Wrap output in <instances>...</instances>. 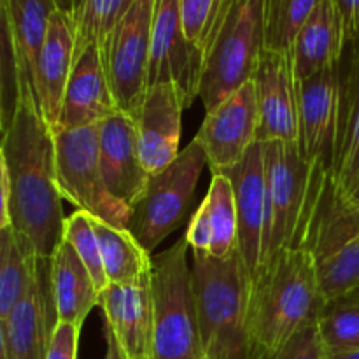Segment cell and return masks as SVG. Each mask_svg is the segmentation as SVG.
Instances as JSON below:
<instances>
[{"label": "cell", "instance_id": "6da1fadb", "mask_svg": "<svg viewBox=\"0 0 359 359\" xmlns=\"http://www.w3.org/2000/svg\"><path fill=\"white\" fill-rule=\"evenodd\" d=\"M0 177L9 184L11 228L39 259H51L63 241L67 217L56 175L55 133L27 81L16 116L2 133Z\"/></svg>", "mask_w": 359, "mask_h": 359}, {"label": "cell", "instance_id": "7a4b0ae2", "mask_svg": "<svg viewBox=\"0 0 359 359\" xmlns=\"http://www.w3.org/2000/svg\"><path fill=\"white\" fill-rule=\"evenodd\" d=\"M326 300L314 256L305 244L270 256L248 286L251 359H273L305 326L318 323Z\"/></svg>", "mask_w": 359, "mask_h": 359}, {"label": "cell", "instance_id": "3957f363", "mask_svg": "<svg viewBox=\"0 0 359 359\" xmlns=\"http://www.w3.org/2000/svg\"><path fill=\"white\" fill-rule=\"evenodd\" d=\"M193 294L207 359H251L248 276L238 251L228 258L193 252Z\"/></svg>", "mask_w": 359, "mask_h": 359}, {"label": "cell", "instance_id": "277c9868", "mask_svg": "<svg viewBox=\"0 0 359 359\" xmlns=\"http://www.w3.org/2000/svg\"><path fill=\"white\" fill-rule=\"evenodd\" d=\"M302 244L314 256L326 304L359 290V209L346 202L328 177L314 209L305 216Z\"/></svg>", "mask_w": 359, "mask_h": 359}, {"label": "cell", "instance_id": "5b68a950", "mask_svg": "<svg viewBox=\"0 0 359 359\" xmlns=\"http://www.w3.org/2000/svg\"><path fill=\"white\" fill-rule=\"evenodd\" d=\"M265 51V0H230L205 56L198 98L207 112L255 79Z\"/></svg>", "mask_w": 359, "mask_h": 359}, {"label": "cell", "instance_id": "8992f818", "mask_svg": "<svg viewBox=\"0 0 359 359\" xmlns=\"http://www.w3.org/2000/svg\"><path fill=\"white\" fill-rule=\"evenodd\" d=\"M188 241L179 238L153 256L151 293L154 307L153 359H203L193 294Z\"/></svg>", "mask_w": 359, "mask_h": 359}, {"label": "cell", "instance_id": "52a82bcc", "mask_svg": "<svg viewBox=\"0 0 359 359\" xmlns=\"http://www.w3.org/2000/svg\"><path fill=\"white\" fill-rule=\"evenodd\" d=\"M265 174L270 216V256L283 249L298 248L302 244L305 212L318 202L328 179L316 181L311 167L302 158L300 147L287 142L265 144Z\"/></svg>", "mask_w": 359, "mask_h": 359}, {"label": "cell", "instance_id": "ba28073f", "mask_svg": "<svg viewBox=\"0 0 359 359\" xmlns=\"http://www.w3.org/2000/svg\"><path fill=\"white\" fill-rule=\"evenodd\" d=\"M205 165H209L205 151L193 139L174 163L151 175L128 226L147 252H153L182 224Z\"/></svg>", "mask_w": 359, "mask_h": 359}, {"label": "cell", "instance_id": "9c48e42d", "mask_svg": "<svg viewBox=\"0 0 359 359\" xmlns=\"http://www.w3.org/2000/svg\"><path fill=\"white\" fill-rule=\"evenodd\" d=\"M56 175L65 200L116 228H128L133 210L114 198L100 167L97 126L56 130Z\"/></svg>", "mask_w": 359, "mask_h": 359}, {"label": "cell", "instance_id": "30bf717a", "mask_svg": "<svg viewBox=\"0 0 359 359\" xmlns=\"http://www.w3.org/2000/svg\"><path fill=\"white\" fill-rule=\"evenodd\" d=\"M154 9L156 0H135L100 48L116 104L132 119L147 90Z\"/></svg>", "mask_w": 359, "mask_h": 359}, {"label": "cell", "instance_id": "8fae6325", "mask_svg": "<svg viewBox=\"0 0 359 359\" xmlns=\"http://www.w3.org/2000/svg\"><path fill=\"white\" fill-rule=\"evenodd\" d=\"M233 186L237 207V251L248 276V286L269 259L270 216L266 196L265 144L256 142L244 158L221 172Z\"/></svg>", "mask_w": 359, "mask_h": 359}, {"label": "cell", "instance_id": "7c38bea8", "mask_svg": "<svg viewBox=\"0 0 359 359\" xmlns=\"http://www.w3.org/2000/svg\"><path fill=\"white\" fill-rule=\"evenodd\" d=\"M339 63L300 83V154L316 181L333 175L339 139Z\"/></svg>", "mask_w": 359, "mask_h": 359}, {"label": "cell", "instance_id": "4fadbf2b", "mask_svg": "<svg viewBox=\"0 0 359 359\" xmlns=\"http://www.w3.org/2000/svg\"><path fill=\"white\" fill-rule=\"evenodd\" d=\"M258 102L252 81L207 112L193 139L205 151L212 174L231 168L248 154L258 142Z\"/></svg>", "mask_w": 359, "mask_h": 359}, {"label": "cell", "instance_id": "5bb4252c", "mask_svg": "<svg viewBox=\"0 0 359 359\" xmlns=\"http://www.w3.org/2000/svg\"><path fill=\"white\" fill-rule=\"evenodd\" d=\"M202 67V55L189 44L182 30L179 0H156L147 86L172 83L188 109L198 97Z\"/></svg>", "mask_w": 359, "mask_h": 359}, {"label": "cell", "instance_id": "9a60e30c", "mask_svg": "<svg viewBox=\"0 0 359 359\" xmlns=\"http://www.w3.org/2000/svg\"><path fill=\"white\" fill-rule=\"evenodd\" d=\"M258 102V142L300 140V84L290 56L263 51L252 79Z\"/></svg>", "mask_w": 359, "mask_h": 359}, {"label": "cell", "instance_id": "2e32d148", "mask_svg": "<svg viewBox=\"0 0 359 359\" xmlns=\"http://www.w3.org/2000/svg\"><path fill=\"white\" fill-rule=\"evenodd\" d=\"M56 323L49 259H41L32 290L7 318L0 319V359H46Z\"/></svg>", "mask_w": 359, "mask_h": 359}, {"label": "cell", "instance_id": "e0dca14e", "mask_svg": "<svg viewBox=\"0 0 359 359\" xmlns=\"http://www.w3.org/2000/svg\"><path fill=\"white\" fill-rule=\"evenodd\" d=\"M184 102L172 83L149 84L144 95L137 126L140 160L149 175L165 170L181 154L182 111Z\"/></svg>", "mask_w": 359, "mask_h": 359}, {"label": "cell", "instance_id": "ac0fdd59", "mask_svg": "<svg viewBox=\"0 0 359 359\" xmlns=\"http://www.w3.org/2000/svg\"><path fill=\"white\" fill-rule=\"evenodd\" d=\"M97 133L105 184L114 198L133 210L151 179L140 160L135 121L118 111L98 123Z\"/></svg>", "mask_w": 359, "mask_h": 359}, {"label": "cell", "instance_id": "d6986e66", "mask_svg": "<svg viewBox=\"0 0 359 359\" xmlns=\"http://www.w3.org/2000/svg\"><path fill=\"white\" fill-rule=\"evenodd\" d=\"M105 326L126 359H153L154 307L151 279L140 284H109L98 297Z\"/></svg>", "mask_w": 359, "mask_h": 359}, {"label": "cell", "instance_id": "ffe728a7", "mask_svg": "<svg viewBox=\"0 0 359 359\" xmlns=\"http://www.w3.org/2000/svg\"><path fill=\"white\" fill-rule=\"evenodd\" d=\"M118 111L100 48L98 44H91L74 63L58 123L53 132L97 126Z\"/></svg>", "mask_w": 359, "mask_h": 359}, {"label": "cell", "instance_id": "44dd1931", "mask_svg": "<svg viewBox=\"0 0 359 359\" xmlns=\"http://www.w3.org/2000/svg\"><path fill=\"white\" fill-rule=\"evenodd\" d=\"M76 63V23L72 16L56 9L49 18L48 34L35 69V97L42 116L55 130L62 111L67 83Z\"/></svg>", "mask_w": 359, "mask_h": 359}, {"label": "cell", "instance_id": "7402d4cb", "mask_svg": "<svg viewBox=\"0 0 359 359\" xmlns=\"http://www.w3.org/2000/svg\"><path fill=\"white\" fill-rule=\"evenodd\" d=\"M340 102L333 179L342 191L359 172V37L347 42L339 60Z\"/></svg>", "mask_w": 359, "mask_h": 359}, {"label": "cell", "instance_id": "603a6c76", "mask_svg": "<svg viewBox=\"0 0 359 359\" xmlns=\"http://www.w3.org/2000/svg\"><path fill=\"white\" fill-rule=\"evenodd\" d=\"M346 48L342 21L333 0H323L298 34L291 53L298 84L337 65Z\"/></svg>", "mask_w": 359, "mask_h": 359}, {"label": "cell", "instance_id": "cb8c5ba5", "mask_svg": "<svg viewBox=\"0 0 359 359\" xmlns=\"http://www.w3.org/2000/svg\"><path fill=\"white\" fill-rule=\"evenodd\" d=\"M49 280L60 323L83 328L91 309L98 305V291L90 270L65 238L49 259Z\"/></svg>", "mask_w": 359, "mask_h": 359}, {"label": "cell", "instance_id": "d4e9b609", "mask_svg": "<svg viewBox=\"0 0 359 359\" xmlns=\"http://www.w3.org/2000/svg\"><path fill=\"white\" fill-rule=\"evenodd\" d=\"M56 9V0H0V20L9 27L20 55L23 79L32 88L35 86V69L48 34L49 18Z\"/></svg>", "mask_w": 359, "mask_h": 359}, {"label": "cell", "instance_id": "484cf974", "mask_svg": "<svg viewBox=\"0 0 359 359\" xmlns=\"http://www.w3.org/2000/svg\"><path fill=\"white\" fill-rule=\"evenodd\" d=\"M93 228L109 284H140L151 279V252L142 248L128 228H116L97 217H93Z\"/></svg>", "mask_w": 359, "mask_h": 359}, {"label": "cell", "instance_id": "4316f807", "mask_svg": "<svg viewBox=\"0 0 359 359\" xmlns=\"http://www.w3.org/2000/svg\"><path fill=\"white\" fill-rule=\"evenodd\" d=\"M39 262L41 259L13 228L0 230V319L7 318L32 290Z\"/></svg>", "mask_w": 359, "mask_h": 359}, {"label": "cell", "instance_id": "83f0119b", "mask_svg": "<svg viewBox=\"0 0 359 359\" xmlns=\"http://www.w3.org/2000/svg\"><path fill=\"white\" fill-rule=\"evenodd\" d=\"M323 0H265V51L290 56L298 34Z\"/></svg>", "mask_w": 359, "mask_h": 359}, {"label": "cell", "instance_id": "f1b7e54d", "mask_svg": "<svg viewBox=\"0 0 359 359\" xmlns=\"http://www.w3.org/2000/svg\"><path fill=\"white\" fill-rule=\"evenodd\" d=\"M202 203L207 207L210 224H212L214 244L210 256L228 258V256L235 255L237 252L238 223L233 186H231L230 179L223 174H212L209 191Z\"/></svg>", "mask_w": 359, "mask_h": 359}, {"label": "cell", "instance_id": "f546056e", "mask_svg": "<svg viewBox=\"0 0 359 359\" xmlns=\"http://www.w3.org/2000/svg\"><path fill=\"white\" fill-rule=\"evenodd\" d=\"M318 326L330 354L359 351V293L328 302Z\"/></svg>", "mask_w": 359, "mask_h": 359}, {"label": "cell", "instance_id": "4dcf8cb0", "mask_svg": "<svg viewBox=\"0 0 359 359\" xmlns=\"http://www.w3.org/2000/svg\"><path fill=\"white\" fill-rule=\"evenodd\" d=\"M135 0H84L76 18V60L90 48L105 44L116 25L123 20Z\"/></svg>", "mask_w": 359, "mask_h": 359}, {"label": "cell", "instance_id": "1f68e13d", "mask_svg": "<svg viewBox=\"0 0 359 359\" xmlns=\"http://www.w3.org/2000/svg\"><path fill=\"white\" fill-rule=\"evenodd\" d=\"M230 0H179L182 30L203 62L216 39Z\"/></svg>", "mask_w": 359, "mask_h": 359}, {"label": "cell", "instance_id": "d6a6232c", "mask_svg": "<svg viewBox=\"0 0 359 359\" xmlns=\"http://www.w3.org/2000/svg\"><path fill=\"white\" fill-rule=\"evenodd\" d=\"M63 238L70 242L79 258L90 270L98 291H104L109 286L107 276H105L104 258H102L100 244H98L97 231L93 228V217L84 210H76L65 219V230Z\"/></svg>", "mask_w": 359, "mask_h": 359}, {"label": "cell", "instance_id": "836d02e7", "mask_svg": "<svg viewBox=\"0 0 359 359\" xmlns=\"http://www.w3.org/2000/svg\"><path fill=\"white\" fill-rule=\"evenodd\" d=\"M273 359H330V351L323 342L318 323L298 332Z\"/></svg>", "mask_w": 359, "mask_h": 359}, {"label": "cell", "instance_id": "e575fe53", "mask_svg": "<svg viewBox=\"0 0 359 359\" xmlns=\"http://www.w3.org/2000/svg\"><path fill=\"white\" fill-rule=\"evenodd\" d=\"M81 328L70 323H56L46 359H77Z\"/></svg>", "mask_w": 359, "mask_h": 359}, {"label": "cell", "instance_id": "d590c367", "mask_svg": "<svg viewBox=\"0 0 359 359\" xmlns=\"http://www.w3.org/2000/svg\"><path fill=\"white\" fill-rule=\"evenodd\" d=\"M186 241H188L189 249L193 252H202V255H209L212 252V244H214V233H212V224H210L209 212H207V207L203 203H200V207L196 209V212L193 214L191 221L188 224V230H186Z\"/></svg>", "mask_w": 359, "mask_h": 359}, {"label": "cell", "instance_id": "8d00e7d4", "mask_svg": "<svg viewBox=\"0 0 359 359\" xmlns=\"http://www.w3.org/2000/svg\"><path fill=\"white\" fill-rule=\"evenodd\" d=\"M333 2L339 11L347 44L359 37V0H333Z\"/></svg>", "mask_w": 359, "mask_h": 359}, {"label": "cell", "instance_id": "74e56055", "mask_svg": "<svg viewBox=\"0 0 359 359\" xmlns=\"http://www.w3.org/2000/svg\"><path fill=\"white\" fill-rule=\"evenodd\" d=\"M340 193H342V196L346 198V202H349L351 205L359 209V172L356 174V177L347 184V188L342 189Z\"/></svg>", "mask_w": 359, "mask_h": 359}, {"label": "cell", "instance_id": "f35d334b", "mask_svg": "<svg viewBox=\"0 0 359 359\" xmlns=\"http://www.w3.org/2000/svg\"><path fill=\"white\" fill-rule=\"evenodd\" d=\"M83 6H84V0H67V11H69V14L72 16L74 21H76V18L79 16Z\"/></svg>", "mask_w": 359, "mask_h": 359}, {"label": "cell", "instance_id": "ab89813d", "mask_svg": "<svg viewBox=\"0 0 359 359\" xmlns=\"http://www.w3.org/2000/svg\"><path fill=\"white\" fill-rule=\"evenodd\" d=\"M330 359H359V351H356V353H342V354H330Z\"/></svg>", "mask_w": 359, "mask_h": 359}, {"label": "cell", "instance_id": "60d3db41", "mask_svg": "<svg viewBox=\"0 0 359 359\" xmlns=\"http://www.w3.org/2000/svg\"><path fill=\"white\" fill-rule=\"evenodd\" d=\"M56 6H58V9H62V11H65V13H69V11H67V0H56Z\"/></svg>", "mask_w": 359, "mask_h": 359}, {"label": "cell", "instance_id": "b9f144b4", "mask_svg": "<svg viewBox=\"0 0 359 359\" xmlns=\"http://www.w3.org/2000/svg\"><path fill=\"white\" fill-rule=\"evenodd\" d=\"M121 359H126V356H125V354H123V358Z\"/></svg>", "mask_w": 359, "mask_h": 359}, {"label": "cell", "instance_id": "7bdbcfd3", "mask_svg": "<svg viewBox=\"0 0 359 359\" xmlns=\"http://www.w3.org/2000/svg\"><path fill=\"white\" fill-rule=\"evenodd\" d=\"M356 293H359V290H358V291H356Z\"/></svg>", "mask_w": 359, "mask_h": 359}, {"label": "cell", "instance_id": "ee69618b", "mask_svg": "<svg viewBox=\"0 0 359 359\" xmlns=\"http://www.w3.org/2000/svg\"><path fill=\"white\" fill-rule=\"evenodd\" d=\"M203 359H207V358H203Z\"/></svg>", "mask_w": 359, "mask_h": 359}]
</instances>
